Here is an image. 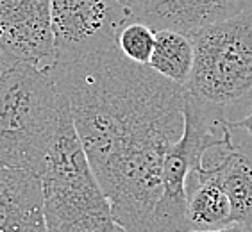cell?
<instances>
[{
    "label": "cell",
    "instance_id": "6da1fadb",
    "mask_svg": "<svg viewBox=\"0 0 252 232\" xmlns=\"http://www.w3.org/2000/svg\"><path fill=\"white\" fill-rule=\"evenodd\" d=\"M47 70L117 222L143 232L163 193L166 154L185 132L186 87L129 61L117 45Z\"/></svg>",
    "mask_w": 252,
    "mask_h": 232
},
{
    "label": "cell",
    "instance_id": "7a4b0ae2",
    "mask_svg": "<svg viewBox=\"0 0 252 232\" xmlns=\"http://www.w3.org/2000/svg\"><path fill=\"white\" fill-rule=\"evenodd\" d=\"M66 111L49 70L13 64L0 77V165L41 175Z\"/></svg>",
    "mask_w": 252,
    "mask_h": 232
},
{
    "label": "cell",
    "instance_id": "3957f363",
    "mask_svg": "<svg viewBox=\"0 0 252 232\" xmlns=\"http://www.w3.org/2000/svg\"><path fill=\"white\" fill-rule=\"evenodd\" d=\"M39 179L47 232H126L90 166L70 107Z\"/></svg>",
    "mask_w": 252,
    "mask_h": 232
},
{
    "label": "cell",
    "instance_id": "277c9868",
    "mask_svg": "<svg viewBox=\"0 0 252 232\" xmlns=\"http://www.w3.org/2000/svg\"><path fill=\"white\" fill-rule=\"evenodd\" d=\"M191 39L195 59L186 91L222 111L252 100V11L211 25Z\"/></svg>",
    "mask_w": 252,
    "mask_h": 232
},
{
    "label": "cell",
    "instance_id": "5b68a950",
    "mask_svg": "<svg viewBox=\"0 0 252 232\" xmlns=\"http://www.w3.org/2000/svg\"><path fill=\"white\" fill-rule=\"evenodd\" d=\"M131 20L132 11L118 0H52L56 63L115 47Z\"/></svg>",
    "mask_w": 252,
    "mask_h": 232
},
{
    "label": "cell",
    "instance_id": "8992f818",
    "mask_svg": "<svg viewBox=\"0 0 252 232\" xmlns=\"http://www.w3.org/2000/svg\"><path fill=\"white\" fill-rule=\"evenodd\" d=\"M0 43L16 61L54 66L52 0H0Z\"/></svg>",
    "mask_w": 252,
    "mask_h": 232
},
{
    "label": "cell",
    "instance_id": "52a82bcc",
    "mask_svg": "<svg viewBox=\"0 0 252 232\" xmlns=\"http://www.w3.org/2000/svg\"><path fill=\"white\" fill-rule=\"evenodd\" d=\"M252 11L251 0H136L132 20L154 30H177L195 36L211 25Z\"/></svg>",
    "mask_w": 252,
    "mask_h": 232
},
{
    "label": "cell",
    "instance_id": "ba28073f",
    "mask_svg": "<svg viewBox=\"0 0 252 232\" xmlns=\"http://www.w3.org/2000/svg\"><path fill=\"white\" fill-rule=\"evenodd\" d=\"M0 232H47L39 175L0 168Z\"/></svg>",
    "mask_w": 252,
    "mask_h": 232
},
{
    "label": "cell",
    "instance_id": "9c48e42d",
    "mask_svg": "<svg viewBox=\"0 0 252 232\" xmlns=\"http://www.w3.org/2000/svg\"><path fill=\"white\" fill-rule=\"evenodd\" d=\"M200 157L191 163L186 177L188 231H217L234 225L233 207L219 175L202 165Z\"/></svg>",
    "mask_w": 252,
    "mask_h": 232
},
{
    "label": "cell",
    "instance_id": "30bf717a",
    "mask_svg": "<svg viewBox=\"0 0 252 232\" xmlns=\"http://www.w3.org/2000/svg\"><path fill=\"white\" fill-rule=\"evenodd\" d=\"M193 39L177 30H156V47L147 66L161 77L186 87L193 70Z\"/></svg>",
    "mask_w": 252,
    "mask_h": 232
},
{
    "label": "cell",
    "instance_id": "8fae6325",
    "mask_svg": "<svg viewBox=\"0 0 252 232\" xmlns=\"http://www.w3.org/2000/svg\"><path fill=\"white\" fill-rule=\"evenodd\" d=\"M117 47L132 63L149 64L156 47V30L140 20H131L118 32Z\"/></svg>",
    "mask_w": 252,
    "mask_h": 232
},
{
    "label": "cell",
    "instance_id": "7c38bea8",
    "mask_svg": "<svg viewBox=\"0 0 252 232\" xmlns=\"http://www.w3.org/2000/svg\"><path fill=\"white\" fill-rule=\"evenodd\" d=\"M227 123L233 129H238V131H242L245 136L252 138V111L243 116V118H240V120H227Z\"/></svg>",
    "mask_w": 252,
    "mask_h": 232
},
{
    "label": "cell",
    "instance_id": "4fadbf2b",
    "mask_svg": "<svg viewBox=\"0 0 252 232\" xmlns=\"http://www.w3.org/2000/svg\"><path fill=\"white\" fill-rule=\"evenodd\" d=\"M186 232H252V229L243 227V225H229V227L217 229V231H186Z\"/></svg>",
    "mask_w": 252,
    "mask_h": 232
},
{
    "label": "cell",
    "instance_id": "5bb4252c",
    "mask_svg": "<svg viewBox=\"0 0 252 232\" xmlns=\"http://www.w3.org/2000/svg\"><path fill=\"white\" fill-rule=\"evenodd\" d=\"M122 5H126V7H129V9L132 11V7H134V4H136V0H118Z\"/></svg>",
    "mask_w": 252,
    "mask_h": 232
},
{
    "label": "cell",
    "instance_id": "9a60e30c",
    "mask_svg": "<svg viewBox=\"0 0 252 232\" xmlns=\"http://www.w3.org/2000/svg\"><path fill=\"white\" fill-rule=\"evenodd\" d=\"M0 168H4V166H2V165H0Z\"/></svg>",
    "mask_w": 252,
    "mask_h": 232
},
{
    "label": "cell",
    "instance_id": "2e32d148",
    "mask_svg": "<svg viewBox=\"0 0 252 232\" xmlns=\"http://www.w3.org/2000/svg\"><path fill=\"white\" fill-rule=\"evenodd\" d=\"M251 4H252V0H251Z\"/></svg>",
    "mask_w": 252,
    "mask_h": 232
}]
</instances>
